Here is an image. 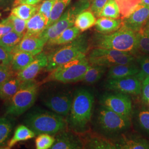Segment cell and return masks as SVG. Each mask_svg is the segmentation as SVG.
<instances>
[{"mask_svg":"<svg viewBox=\"0 0 149 149\" xmlns=\"http://www.w3.org/2000/svg\"><path fill=\"white\" fill-rule=\"evenodd\" d=\"M48 21L39 12L27 21L26 32L24 36H40L47 28Z\"/></svg>","mask_w":149,"mask_h":149,"instance_id":"cell-21","label":"cell"},{"mask_svg":"<svg viewBox=\"0 0 149 149\" xmlns=\"http://www.w3.org/2000/svg\"><path fill=\"white\" fill-rule=\"evenodd\" d=\"M11 66L0 65V85L12 77Z\"/></svg>","mask_w":149,"mask_h":149,"instance_id":"cell-42","label":"cell"},{"mask_svg":"<svg viewBox=\"0 0 149 149\" xmlns=\"http://www.w3.org/2000/svg\"><path fill=\"white\" fill-rule=\"evenodd\" d=\"M119 7L121 19H124L137 6L141 3V0H115Z\"/></svg>","mask_w":149,"mask_h":149,"instance_id":"cell-32","label":"cell"},{"mask_svg":"<svg viewBox=\"0 0 149 149\" xmlns=\"http://www.w3.org/2000/svg\"><path fill=\"white\" fill-rule=\"evenodd\" d=\"M55 141V138L52 135L41 134L36 139V146L37 149H50Z\"/></svg>","mask_w":149,"mask_h":149,"instance_id":"cell-36","label":"cell"},{"mask_svg":"<svg viewBox=\"0 0 149 149\" xmlns=\"http://www.w3.org/2000/svg\"><path fill=\"white\" fill-rule=\"evenodd\" d=\"M137 36L138 51L149 55V34L139 31L137 32Z\"/></svg>","mask_w":149,"mask_h":149,"instance_id":"cell-38","label":"cell"},{"mask_svg":"<svg viewBox=\"0 0 149 149\" xmlns=\"http://www.w3.org/2000/svg\"><path fill=\"white\" fill-rule=\"evenodd\" d=\"M71 1V0H56L52 8L47 28L59 19L63 14L64 10L70 3Z\"/></svg>","mask_w":149,"mask_h":149,"instance_id":"cell-31","label":"cell"},{"mask_svg":"<svg viewBox=\"0 0 149 149\" xmlns=\"http://www.w3.org/2000/svg\"><path fill=\"white\" fill-rule=\"evenodd\" d=\"M24 36L19 34L12 31L1 37L0 39V46L12 53L16 46L21 41Z\"/></svg>","mask_w":149,"mask_h":149,"instance_id":"cell-30","label":"cell"},{"mask_svg":"<svg viewBox=\"0 0 149 149\" xmlns=\"http://www.w3.org/2000/svg\"><path fill=\"white\" fill-rule=\"evenodd\" d=\"M134 63L119 64L109 67L107 75V79H119L138 74L140 69Z\"/></svg>","mask_w":149,"mask_h":149,"instance_id":"cell-20","label":"cell"},{"mask_svg":"<svg viewBox=\"0 0 149 149\" xmlns=\"http://www.w3.org/2000/svg\"><path fill=\"white\" fill-rule=\"evenodd\" d=\"M84 148L82 139L70 132L61 131L56 135L52 149H81Z\"/></svg>","mask_w":149,"mask_h":149,"instance_id":"cell-15","label":"cell"},{"mask_svg":"<svg viewBox=\"0 0 149 149\" xmlns=\"http://www.w3.org/2000/svg\"><path fill=\"white\" fill-rule=\"evenodd\" d=\"M42 0H15L12 6L15 7L22 4L37 5Z\"/></svg>","mask_w":149,"mask_h":149,"instance_id":"cell-45","label":"cell"},{"mask_svg":"<svg viewBox=\"0 0 149 149\" xmlns=\"http://www.w3.org/2000/svg\"><path fill=\"white\" fill-rule=\"evenodd\" d=\"M141 82V98L143 101L148 103L149 100V77L145 78Z\"/></svg>","mask_w":149,"mask_h":149,"instance_id":"cell-44","label":"cell"},{"mask_svg":"<svg viewBox=\"0 0 149 149\" xmlns=\"http://www.w3.org/2000/svg\"><path fill=\"white\" fill-rule=\"evenodd\" d=\"M120 16L119 7L115 0H108L102 10L98 17L117 19Z\"/></svg>","mask_w":149,"mask_h":149,"instance_id":"cell-33","label":"cell"},{"mask_svg":"<svg viewBox=\"0 0 149 149\" xmlns=\"http://www.w3.org/2000/svg\"><path fill=\"white\" fill-rule=\"evenodd\" d=\"M88 48L89 44L86 36H79L72 42L65 44L48 55L47 71L52 72L63 64L86 55Z\"/></svg>","mask_w":149,"mask_h":149,"instance_id":"cell-5","label":"cell"},{"mask_svg":"<svg viewBox=\"0 0 149 149\" xmlns=\"http://www.w3.org/2000/svg\"><path fill=\"white\" fill-rule=\"evenodd\" d=\"M36 134L26 125H21L16 128L13 136L8 141L7 148L10 149L17 143L31 139L36 136Z\"/></svg>","mask_w":149,"mask_h":149,"instance_id":"cell-26","label":"cell"},{"mask_svg":"<svg viewBox=\"0 0 149 149\" xmlns=\"http://www.w3.org/2000/svg\"><path fill=\"white\" fill-rule=\"evenodd\" d=\"M39 85L34 81H22L19 90L11 98L6 113L13 116H20L27 111L37 100Z\"/></svg>","mask_w":149,"mask_h":149,"instance_id":"cell-6","label":"cell"},{"mask_svg":"<svg viewBox=\"0 0 149 149\" xmlns=\"http://www.w3.org/2000/svg\"><path fill=\"white\" fill-rule=\"evenodd\" d=\"M94 103V96L90 91L80 88L75 91L68 122L74 133L84 134L89 128Z\"/></svg>","mask_w":149,"mask_h":149,"instance_id":"cell-1","label":"cell"},{"mask_svg":"<svg viewBox=\"0 0 149 149\" xmlns=\"http://www.w3.org/2000/svg\"><path fill=\"white\" fill-rule=\"evenodd\" d=\"M131 120L135 130L149 139V108L139 107L133 111Z\"/></svg>","mask_w":149,"mask_h":149,"instance_id":"cell-16","label":"cell"},{"mask_svg":"<svg viewBox=\"0 0 149 149\" xmlns=\"http://www.w3.org/2000/svg\"><path fill=\"white\" fill-rule=\"evenodd\" d=\"M94 48L113 49L135 54L138 50L137 32L123 24L117 31L108 34H96L92 40Z\"/></svg>","mask_w":149,"mask_h":149,"instance_id":"cell-2","label":"cell"},{"mask_svg":"<svg viewBox=\"0 0 149 149\" xmlns=\"http://www.w3.org/2000/svg\"><path fill=\"white\" fill-rule=\"evenodd\" d=\"M88 59L90 64L109 68L119 64L134 63L136 58L134 56V54L125 52L94 48L91 50Z\"/></svg>","mask_w":149,"mask_h":149,"instance_id":"cell-9","label":"cell"},{"mask_svg":"<svg viewBox=\"0 0 149 149\" xmlns=\"http://www.w3.org/2000/svg\"><path fill=\"white\" fill-rule=\"evenodd\" d=\"M39 6L27 4H22L13 7L11 14L22 19L28 21L39 11Z\"/></svg>","mask_w":149,"mask_h":149,"instance_id":"cell-29","label":"cell"},{"mask_svg":"<svg viewBox=\"0 0 149 149\" xmlns=\"http://www.w3.org/2000/svg\"><path fill=\"white\" fill-rule=\"evenodd\" d=\"M13 31V27L8 18L0 22V36L2 37L6 34Z\"/></svg>","mask_w":149,"mask_h":149,"instance_id":"cell-43","label":"cell"},{"mask_svg":"<svg viewBox=\"0 0 149 149\" xmlns=\"http://www.w3.org/2000/svg\"><path fill=\"white\" fill-rule=\"evenodd\" d=\"M100 104L119 114L132 118V101L128 94L119 92H106L100 98Z\"/></svg>","mask_w":149,"mask_h":149,"instance_id":"cell-11","label":"cell"},{"mask_svg":"<svg viewBox=\"0 0 149 149\" xmlns=\"http://www.w3.org/2000/svg\"><path fill=\"white\" fill-rule=\"evenodd\" d=\"M89 0H80L65 11L59 19L49 27H47L40 37L47 42L58 37L65 30L74 26L76 17L82 11L90 6Z\"/></svg>","mask_w":149,"mask_h":149,"instance_id":"cell-8","label":"cell"},{"mask_svg":"<svg viewBox=\"0 0 149 149\" xmlns=\"http://www.w3.org/2000/svg\"><path fill=\"white\" fill-rule=\"evenodd\" d=\"M123 20L125 26L134 32H139L149 22V6L139 4Z\"/></svg>","mask_w":149,"mask_h":149,"instance_id":"cell-13","label":"cell"},{"mask_svg":"<svg viewBox=\"0 0 149 149\" xmlns=\"http://www.w3.org/2000/svg\"><path fill=\"white\" fill-rule=\"evenodd\" d=\"M141 4L149 6V0H141Z\"/></svg>","mask_w":149,"mask_h":149,"instance_id":"cell-48","label":"cell"},{"mask_svg":"<svg viewBox=\"0 0 149 149\" xmlns=\"http://www.w3.org/2000/svg\"><path fill=\"white\" fill-rule=\"evenodd\" d=\"M56 0H45L39 6V11L42 15L44 16L47 21L49 22L52 8Z\"/></svg>","mask_w":149,"mask_h":149,"instance_id":"cell-39","label":"cell"},{"mask_svg":"<svg viewBox=\"0 0 149 149\" xmlns=\"http://www.w3.org/2000/svg\"><path fill=\"white\" fill-rule=\"evenodd\" d=\"M1 36H0V39H1Z\"/></svg>","mask_w":149,"mask_h":149,"instance_id":"cell-51","label":"cell"},{"mask_svg":"<svg viewBox=\"0 0 149 149\" xmlns=\"http://www.w3.org/2000/svg\"><path fill=\"white\" fill-rule=\"evenodd\" d=\"M48 55L43 52L35 56L34 59L26 68L19 71L17 77L22 81L34 80L42 70L48 65Z\"/></svg>","mask_w":149,"mask_h":149,"instance_id":"cell-14","label":"cell"},{"mask_svg":"<svg viewBox=\"0 0 149 149\" xmlns=\"http://www.w3.org/2000/svg\"><path fill=\"white\" fill-rule=\"evenodd\" d=\"M142 82L136 76L108 79L105 87L109 90L125 94L139 95L141 93Z\"/></svg>","mask_w":149,"mask_h":149,"instance_id":"cell-12","label":"cell"},{"mask_svg":"<svg viewBox=\"0 0 149 149\" xmlns=\"http://www.w3.org/2000/svg\"><path fill=\"white\" fill-rule=\"evenodd\" d=\"M15 0H0V7L1 8H6L13 5Z\"/></svg>","mask_w":149,"mask_h":149,"instance_id":"cell-46","label":"cell"},{"mask_svg":"<svg viewBox=\"0 0 149 149\" xmlns=\"http://www.w3.org/2000/svg\"><path fill=\"white\" fill-rule=\"evenodd\" d=\"M140 31H142L146 34H149V21L146 23V24L144 26V28H142Z\"/></svg>","mask_w":149,"mask_h":149,"instance_id":"cell-47","label":"cell"},{"mask_svg":"<svg viewBox=\"0 0 149 149\" xmlns=\"http://www.w3.org/2000/svg\"><path fill=\"white\" fill-rule=\"evenodd\" d=\"M123 24L122 19H114L102 17L96 22L97 31L102 34H108L119 29Z\"/></svg>","mask_w":149,"mask_h":149,"instance_id":"cell-22","label":"cell"},{"mask_svg":"<svg viewBox=\"0 0 149 149\" xmlns=\"http://www.w3.org/2000/svg\"><path fill=\"white\" fill-rule=\"evenodd\" d=\"M114 144L117 149H149V140L136 136L123 134Z\"/></svg>","mask_w":149,"mask_h":149,"instance_id":"cell-18","label":"cell"},{"mask_svg":"<svg viewBox=\"0 0 149 149\" xmlns=\"http://www.w3.org/2000/svg\"><path fill=\"white\" fill-rule=\"evenodd\" d=\"M84 138L82 139V140L84 147L85 149H117L114 143L103 135L91 134L90 135L87 134Z\"/></svg>","mask_w":149,"mask_h":149,"instance_id":"cell-19","label":"cell"},{"mask_svg":"<svg viewBox=\"0 0 149 149\" xmlns=\"http://www.w3.org/2000/svg\"><path fill=\"white\" fill-rule=\"evenodd\" d=\"M106 71L107 67L104 66L90 64L81 81L88 85L95 84L101 79Z\"/></svg>","mask_w":149,"mask_h":149,"instance_id":"cell-25","label":"cell"},{"mask_svg":"<svg viewBox=\"0 0 149 149\" xmlns=\"http://www.w3.org/2000/svg\"><path fill=\"white\" fill-rule=\"evenodd\" d=\"M96 22L95 16L92 11H84L76 17L74 25L81 32H84L95 25Z\"/></svg>","mask_w":149,"mask_h":149,"instance_id":"cell-28","label":"cell"},{"mask_svg":"<svg viewBox=\"0 0 149 149\" xmlns=\"http://www.w3.org/2000/svg\"><path fill=\"white\" fill-rule=\"evenodd\" d=\"M47 42L40 36H23L21 41L12 51H23L36 56L43 51Z\"/></svg>","mask_w":149,"mask_h":149,"instance_id":"cell-17","label":"cell"},{"mask_svg":"<svg viewBox=\"0 0 149 149\" xmlns=\"http://www.w3.org/2000/svg\"><path fill=\"white\" fill-rule=\"evenodd\" d=\"M108 0H93L90 6V10L96 17H98L102 10Z\"/></svg>","mask_w":149,"mask_h":149,"instance_id":"cell-40","label":"cell"},{"mask_svg":"<svg viewBox=\"0 0 149 149\" xmlns=\"http://www.w3.org/2000/svg\"><path fill=\"white\" fill-rule=\"evenodd\" d=\"M73 97L74 94L70 91H54L43 96L42 102L52 111L66 117L69 114Z\"/></svg>","mask_w":149,"mask_h":149,"instance_id":"cell-10","label":"cell"},{"mask_svg":"<svg viewBox=\"0 0 149 149\" xmlns=\"http://www.w3.org/2000/svg\"><path fill=\"white\" fill-rule=\"evenodd\" d=\"M24 122L36 135L59 133L64 130L66 125L63 116L43 109L34 110L29 113Z\"/></svg>","mask_w":149,"mask_h":149,"instance_id":"cell-4","label":"cell"},{"mask_svg":"<svg viewBox=\"0 0 149 149\" xmlns=\"http://www.w3.org/2000/svg\"><path fill=\"white\" fill-rule=\"evenodd\" d=\"M90 63L86 55L63 64L52 71L47 81L69 84L81 81Z\"/></svg>","mask_w":149,"mask_h":149,"instance_id":"cell-7","label":"cell"},{"mask_svg":"<svg viewBox=\"0 0 149 149\" xmlns=\"http://www.w3.org/2000/svg\"><path fill=\"white\" fill-rule=\"evenodd\" d=\"M32 54L23 51H13L12 52L11 66L12 70L19 72L26 68L34 59Z\"/></svg>","mask_w":149,"mask_h":149,"instance_id":"cell-23","label":"cell"},{"mask_svg":"<svg viewBox=\"0 0 149 149\" xmlns=\"http://www.w3.org/2000/svg\"><path fill=\"white\" fill-rule=\"evenodd\" d=\"M13 125L6 118H0V148L5 145L11 134Z\"/></svg>","mask_w":149,"mask_h":149,"instance_id":"cell-34","label":"cell"},{"mask_svg":"<svg viewBox=\"0 0 149 149\" xmlns=\"http://www.w3.org/2000/svg\"><path fill=\"white\" fill-rule=\"evenodd\" d=\"M8 19L13 26V31L19 34L24 36L27 28V21L22 19L12 14L8 17Z\"/></svg>","mask_w":149,"mask_h":149,"instance_id":"cell-37","label":"cell"},{"mask_svg":"<svg viewBox=\"0 0 149 149\" xmlns=\"http://www.w3.org/2000/svg\"><path fill=\"white\" fill-rule=\"evenodd\" d=\"M22 81L18 77H12L0 85V98L9 100L19 90Z\"/></svg>","mask_w":149,"mask_h":149,"instance_id":"cell-24","label":"cell"},{"mask_svg":"<svg viewBox=\"0 0 149 149\" xmlns=\"http://www.w3.org/2000/svg\"><path fill=\"white\" fill-rule=\"evenodd\" d=\"M89 1H90V2H92V1H93V0H89Z\"/></svg>","mask_w":149,"mask_h":149,"instance_id":"cell-49","label":"cell"},{"mask_svg":"<svg viewBox=\"0 0 149 149\" xmlns=\"http://www.w3.org/2000/svg\"><path fill=\"white\" fill-rule=\"evenodd\" d=\"M131 125L130 118L119 114L101 104L96 111L95 127L106 138L121 136L128 131Z\"/></svg>","mask_w":149,"mask_h":149,"instance_id":"cell-3","label":"cell"},{"mask_svg":"<svg viewBox=\"0 0 149 149\" xmlns=\"http://www.w3.org/2000/svg\"><path fill=\"white\" fill-rule=\"evenodd\" d=\"M140 71L136 76L141 82L145 78L149 77V55L139 56L136 58Z\"/></svg>","mask_w":149,"mask_h":149,"instance_id":"cell-35","label":"cell"},{"mask_svg":"<svg viewBox=\"0 0 149 149\" xmlns=\"http://www.w3.org/2000/svg\"><path fill=\"white\" fill-rule=\"evenodd\" d=\"M79 29L75 26H72L65 30L58 37L48 41L47 44L49 45H65L74 40L80 35Z\"/></svg>","mask_w":149,"mask_h":149,"instance_id":"cell-27","label":"cell"},{"mask_svg":"<svg viewBox=\"0 0 149 149\" xmlns=\"http://www.w3.org/2000/svg\"><path fill=\"white\" fill-rule=\"evenodd\" d=\"M12 53L0 46V65L11 66Z\"/></svg>","mask_w":149,"mask_h":149,"instance_id":"cell-41","label":"cell"},{"mask_svg":"<svg viewBox=\"0 0 149 149\" xmlns=\"http://www.w3.org/2000/svg\"><path fill=\"white\" fill-rule=\"evenodd\" d=\"M148 104H149V101H148Z\"/></svg>","mask_w":149,"mask_h":149,"instance_id":"cell-50","label":"cell"}]
</instances>
